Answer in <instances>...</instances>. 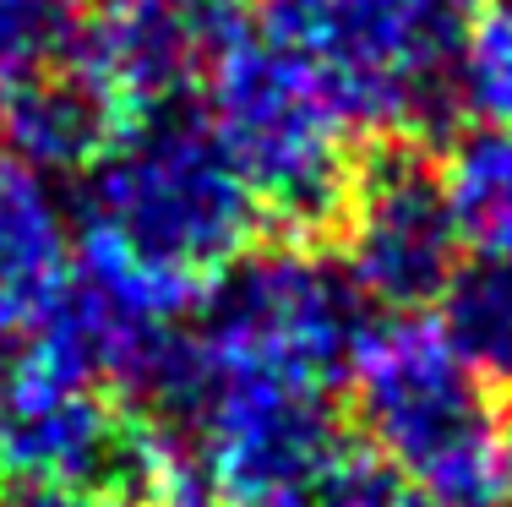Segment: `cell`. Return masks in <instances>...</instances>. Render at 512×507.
<instances>
[{"label": "cell", "instance_id": "cell-1", "mask_svg": "<svg viewBox=\"0 0 512 507\" xmlns=\"http://www.w3.org/2000/svg\"><path fill=\"white\" fill-rule=\"evenodd\" d=\"M262 224L213 120L191 99L126 115L99 164L82 169V235L202 284L224 273Z\"/></svg>", "mask_w": 512, "mask_h": 507}, {"label": "cell", "instance_id": "cell-2", "mask_svg": "<svg viewBox=\"0 0 512 507\" xmlns=\"http://www.w3.org/2000/svg\"><path fill=\"white\" fill-rule=\"evenodd\" d=\"M256 22L316 71L349 131L425 142L463 115L469 0H256Z\"/></svg>", "mask_w": 512, "mask_h": 507}, {"label": "cell", "instance_id": "cell-3", "mask_svg": "<svg viewBox=\"0 0 512 507\" xmlns=\"http://www.w3.org/2000/svg\"><path fill=\"white\" fill-rule=\"evenodd\" d=\"M207 120L267 224L295 240L338 229L355 175L349 126L289 44L240 33L207 66Z\"/></svg>", "mask_w": 512, "mask_h": 507}, {"label": "cell", "instance_id": "cell-4", "mask_svg": "<svg viewBox=\"0 0 512 507\" xmlns=\"http://www.w3.org/2000/svg\"><path fill=\"white\" fill-rule=\"evenodd\" d=\"M376 333V306L344 268L306 246L240 251L197 300V338L229 366H273L333 388Z\"/></svg>", "mask_w": 512, "mask_h": 507}, {"label": "cell", "instance_id": "cell-5", "mask_svg": "<svg viewBox=\"0 0 512 507\" xmlns=\"http://www.w3.org/2000/svg\"><path fill=\"white\" fill-rule=\"evenodd\" d=\"M355 420L409 491L485 486L496 475V409L485 382L425 322L376 328L355 360Z\"/></svg>", "mask_w": 512, "mask_h": 507}, {"label": "cell", "instance_id": "cell-6", "mask_svg": "<svg viewBox=\"0 0 512 507\" xmlns=\"http://www.w3.org/2000/svg\"><path fill=\"white\" fill-rule=\"evenodd\" d=\"M186 442L202 453L224 507L300 497L344 453L327 388L273 366H229L218 355L213 388H207L202 415Z\"/></svg>", "mask_w": 512, "mask_h": 507}, {"label": "cell", "instance_id": "cell-7", "mask_svg": "<svg viewBox=\"0 0 512 507\" xmlns=\"http://www.w3.org/2000/svg\"><path fill=\"white\" fill-rule=\"evenodd\" d=\"M344 268L387 311L436 306L447 273L458 268V219L442 169L425 159V142L376 137L355 159L344 219Z\"/></svg>", "mask_w": 512, "mask_h": 507}, {"label": "cell", "instance_id": "cell-8", "mask_svg": "<svg viewBox=\"0 0 512 507\" xmlns=\"http://www.w3.org/2000/svg\"><path fill=\"white\" fill-rule=\"evenodd\" d=\"M251 33V0H99L82 60L126 115L180 104L229 44Z\"/></svg>", "mask_w": 512, "mask_h": 507}, {"label": "cell", "instance_id": "cell-9", "mask_svg": "<svg viewBox=\"0 0 512 507\" xmlns=\"http://www.w3.org/2000/svg\"><path fill=\"white\" fill-rule=\"evenodd\" d=\"M126 126V104L88 60L44 71L28 88L0 99V142L11 164L33 175H82L104 159V148Z\"/></svg>", "mask_w": 512, "mask_h": 507}, {"label": "cell", "instance_id": "cell-10", "mask_svg": "<svg viewBox=\"0 0 512 507\" xmlns=\"http://www.w3.org/2000/svg\"><path fill=\"white\" fill-rule=\"evenodd\" d=\"M71 279V235L44 175L0 164V338H28Z\"/></svg>", "mask_w": 512, "mask_h": 507}, {"label": "cell", "instance_id": "cell-11", "mask_svg": "<svg viewBox=\"0 0 512 507\" xmlns=\"http://www.w3.org/2000/svg\"><path fill=\"white\" fill-rule=\"evenodd\" d=\"M436 306H442L436 333L447 338V349L480 382L512 388V257L507 251L463 257L447 273Z\"/></svg>", "mask_w": 512, "mask_h": 507}, {"label": "cell", "instance_id": "cell-12", "mask_svg": "<svg viewBox=\"0 0 512 507\" xmlns=\"http://www.w3.org/2000/svg\"><path fill=\"white\" fill-rule=\"evenodd\" d=\"M447 202H453L458 235L480 251L512 257V126L463 131L442 169Z\"/></svg>", "mask_w": 512, "mask_h": 507}, {"label": "cell", "instance_id": "cell-13", "mask_svg": "<svg viewBox=\"0 0 512 507\" xmlns=\"http://www.w3.org/2000/svg\"><path fill=\"white\" fill-rule=\"evenodd\" d=\"M88 11L82 0H0V99L44 71L82 60Z\"/></svg>", "mask_w": 512, "mask_h": 507}, {"label": "cell", "instance_id": "cell-14", "mask_svg": "<svg viewBox=\"0 0 512 507\" xmlns=\"http://www.w3.org/2000/svg\"><path fill=\"white\" fill-rule=\"evenodd\" d=\"M458 88L463 115L480 126H512V6H491L480 22H469Z\"/></svg>", "mask_w": 512, "mask_h": 507}, {"label": "cell", "instance_id": "cell-15", "mask_svg": "<svg viewBox=\"0 0 512 507\" xmlns=\"http://www.w3.org/2000/svg\"><path fill=\"white\" fill-rule=\"evenodd\" d=\"M300 507H409V480L382 453H338Z\"/></svg>", "mask_w": 512, "mask_h": 507}, {"label": "cell", "instance_id": "cell-16", "mask_svg": "<svg viewBox=\"0 0 512 507\" xmlns=\"http://www.w3.org/2000/svg\"><path fill=\"white\" fill-rule=\"evenodd\" d=\"M0 507H126L93 486H71V480H39V475H11L0 480Z\"/></svg>", "mask_w": 512, "mask_h": 507}, {"label": "cell", "instance_id": "cell-17", "mask_svg": "<svg viewBox=\"0 0 512 507\" xmlns=\"http://www.w3.org/2000/svg\"><path fill=\"white\" fill-rule=\"evenodd\" d=\"M409 507H512L502 480L485 486H447V491H409Z\"/></svg>", "mask_w": 512, "mask_h": 507}, {"label": "cell", "instance_id": "cell-18", "mask_svg": "<svg viewBox=\"0 0 512 507\" xmlns=\"http://www.w3.org/2000/svg\"><path fill=\"white\" fill-rule=\"evenodd\" d=\"M496 475H502V491L512 502V404L496 415Z\"/></svg>", "mask_w": 512, "mask_h": 507}]
</instances>
